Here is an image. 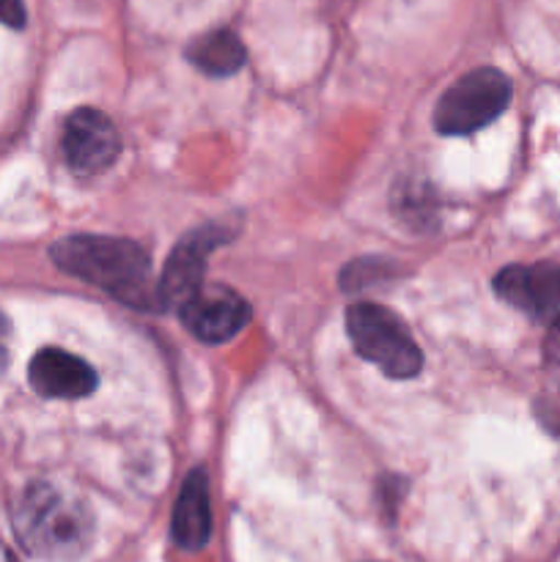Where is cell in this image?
<instances>
[{
	"label": "cell",
	"instance_id": "1",
	"mask_svg": "<svg viewBox=\"0 0 560 562\" xmlns=\"http://www.w3.org/2000/svg\"><path fill=\"white\" fill-rule=\"evenodd\" d=\"M49 258L60 272L108 291L130 307H157L159 294L152 289V258L146 247L121 236L77 234L55 241Z\"/></svg>",
	"mask_w": 560,
	"mask_h": 562
},
{
	"label": "cell",
	"instance_id": "2",
	"mask_svg": "<svg viewBox=\"0 0 560 562\" xmlns=\"http://www.w3.org/2000/svg\"><path fill=\"white\" fill-rule=\"evenodd\" d=\"M14 536L38 560H77L93 538V516L80 499L49 483H33L14 505Z\"/></svg>",
	"mask_w": 560,
	"mask_h": 562
},
{
	"label": "cell",
	"instance_id": "3",
	"mask_svg": "<svg viewBox=\"0 0 560 562\" xmlns=\"http://www.w3.org/2000/svg\"><path fill=\"white\" fill-rule=\"evenodd\" d=\"M346 333L362 360L373 362L384 376L412 379L423 368V351L395 313L373 302H357L346 311Z\"/></svg>",
	"mask_w": 560,
	"mask_h": 562
},
{
	"label": "cell",
	"instance_id": "4",
	"mask_svg": "<svg viewBox=\"0 0 560 562\" xmlns=\"http://www.w3.org/2000/svg\"><path fill=\"white\" fill-rule=\"evenodd\" d=\"M511 93V80L500 69L483 66L467 71L439 97L434 108V126L439 135H470L483 130L505 113Z\"/></svg>",
	"mask_w": 560,
	"mask_h": 562
},
{
	"label": "cell",
	"instance_id": "5",
	"mask_svg": "<svg viewBox=\"0 0 560 562\" xmlns=\"http://www.w3.org/2000/svg\"><path fill=\"white\" fill-rule=\"evenodd\" d=\"M223 241H228V234L217 225H206V228L187 234L168 256L163 280L157 283L159 305L176 307V311L187 305L206 285L203 283L206 280V261Z\"/></svg>",
	"mask_w": 560,
	"mask_h": 562
},
{
	"label": "cell",
	"instance_id": "6",
	"mask_svg": "<svg viewBox=\"0 0 560 562\" xmlns=\"http://www.w3.org/2000/svg\"><path fill=\"white\" fill-rule=\"evenodd\" d=\"M494 294L522 311L525 316L536 318L552 327L560 322V267L558 263H514L505 267L494 278Z\"/></svg>",
	"mask_w": 560,
	"mask_h": 562
},
{
	"label": "cell",
	"instance_id": "7",
	"mask_svg": "<svg viewBox=\"0 0 560 562\" xmlns=\"http://www.w3.org/2000/svg\"><path fill=\"white\" fill-rule=\"evenodd\" d=\"M121 154V135L113 121L93 108H80L66 119L64 159L75 173L108 170Z\"/></svg>",
	"mask_w": 560,
	"mask_h": 562
},
{
	"label": "cell",
	"instance_id": "8",
	"mask_svg": "<svg viewBox=\"0 0 560 562\" xmlns=\"http://www.w3.org/2000/svg\"><path fill=\"white\" fill-rule=\"evenodd\" d=\"M184 327L203 344H225L250 322V305L225 285H203L187 305L179 307Z\"/></svg>",
	"mask_w": 560,
	"mask_h": 562
},
{
	"label": "cell",
	"instance_id": "9",
	"mask_svg": "<svg viewBox=\"0 0 560 562\" xmlns=\"http://www.w3.org/2000/svg\"><path fill=\"white\" fill-rule=\"evenodd\" d=\"M27 382L42 398L77 401L88 398L99 387V376L82 357L64 349H42L31 360Z\"/></svg>",
	"mask_w": 560,
	"mask_h": 562
},
{
	"label": "cell",
	"instance_id": "10",
	"mask_svg": "<svg viewBox=\"0 0 560 562\" xmlns=\"http://www.w3.org/2000/svg\"><path fill=\"white\" fill-rule=\"evenodd\" d=\"M170 536L176 547L198 552L212 538V497H209V477L203 470H192L181 486L179 499L170 521Z\"/></svg>",
	"mask_w": 560,
	"mask_h": 562
},
{
	"label": "cell",
	"instance_id": "11",
	"mask_svg": "<svg viewBox=\"0 0 560 562\" xmlns=\"http://www.w3.org/2000/svg\"><path fill=\"white\" fill-rule=\"evenodd\" d=\"M247 49L242 38L228 27H217L192 38L187 47V60L209 77H231L245 66Z\"/></svg>",
	"mask_w": 560,
	"mask_h": 562
},
{
	"label": "cell",
	"instance_id": "12",
	"mask_svg": "<svg viewBox=\"0 0 560 562\" xmlns=\"http://www.w3.org/2000/svg\"><path fill=\"white\" fill-rule=\"evenodd\" d=\"M538 423L547 428L552 437L560 439V371H555V379L541 390L536 401Z\"/></svg>",
	"mask_w": 560,
	"mask_h": 562
},
{
	"label": "cell",
	"instance_id": "13",
	"mask_svg": "<svg viewBox=\"0 0 560 562\" xmlns=\"http://www.w3.org/2000/svg\"><path fill=\"white\" fill-rule=\"evenodd\" d=\"M0 22L9 27L25 25V3L22 0H0Z\"/></svg>",
	"mask_w": 560,
	"mask_h": 562
},
{
	"label": "cell",
	"instance_id": "14",
	"mask_svg": "<svg viewBox=\"0 0 560 562\" xmlns=\"http://www.w3.org/2000/svg\"><path fill=\"white\" fill-rule=\"evenodd\" d=\"M544 360L552 371H560V322L549 327L547 340H544Z\"/></svg>",
	"mask_w": 560,
	"mask_h": 562
},
{
	"label": "cell",
	"instance_id": "15",
	"mask_svg": "<svg viewBox=\"0 0 560 562\" xmlns=\"http://www.w3.org/2000/svg\"><path fill=\"white\" fill-rule=\"evenodd\" d=\"M9 346H11V324H9V318L0 313V373L9 368V357H11Z\"/></svg>",
	"mask_w": 560,
	"mask_h": 562
}]
</instances>
